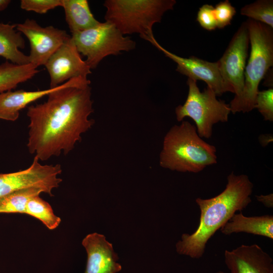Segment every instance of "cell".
I'll return each instance as SVG.
<instances>
[{
	"label": "cell",
	"mask_w": 273,
	"mask_h": 273,
	"mask_svg": "<svg viewBox=\"0 0 273 273\" xmlns=\"http://www.w3.org/2000/svg\"><path fill=\"white\" fill-rule=\"evenodd\" d=\"M90 81L71 79L50 93L47 100L28 107L27 147L39 160L67 155L94 124Z\"/></svg>",
	"instance_id": "cell-1"
},
{
	"label": "cell",
	"mask_w": 273,
	"mask_h": 273,
	"mask_svg": "<svg viewBox=\"0 0 273 273\" xmlns=\"http://www.w3.org/2000/svg\"><path fill=\"white\" fill-rule=\"evenodd\" d=\"M225 189L209 199L197 198L196 202L200 210L199 225L191 234H184L176 244V251L192 258H201L206 244L215 233L221 229L235 214L251 202L253 185L245 174L233 172L227 177Z\"/></svg>",
	"instance_id": "cell-2"
},
{
	"label": "cell",
	"mask_w": 273,
	"mask_h": 273,
	"mask_svg": "<svg viewBox=\"0 0 273 273\" xmlns=\"http://www.w3.org/2000/svg\"><path fill=\"white\" fill-rule=\"evenodd\" d=\"M216 152L215 146L199 136L196 126L183 120L165 135L159 164L171 170L198 173L217 163Z\"/></svg>",
	"instance_id": "cell-3"
},
{
	"label": "cell",
	"mask_w": 273,
	"mask_h": 273,
	"mask_svg": "<svg viewBox=\"0 0 273 273\" xmlns=\"http://www.w3.org/2000/svg\"><path fill=\"white\" fill-rule=\"evenodd\" d=\"M251 44L250 57L244 71V84L241 94L231 101V112L247 113L255 109L258 86L273 66V29L261 22L246 21Z\"/></svg>",
	"instance_id": "cell-4"
},
{
	"label": "cell",
	"mask_w": 273,
	"mask_h": 273,
	"mask_svg": "<svg viewBox=\"0 0 273 273\" xmlns=\"http://www.w3.org/2000/svg\"><path fill=\"white\" fill-rule=\"evenodd\" d=\"M175 0H106V21L124 35L137 33L144 39L153 35L152 27L164 14L173 9Z\"/></svg>",
	"instance_id": "cell-5"
},
{
	"label": "cell",
	"mask_w": 273,
	"mask_h": 273,
	"mask_svg": "<svg viewBox=\"0 0 273 273\" xmlns=\"http://www.w3.org/2000/svg\"><path fill=\"white\" fill-rule=\"evenodd\" d=\"M187 83L188 97L183 105L175 108L176 119L182 121L185 117L191 118L196 124L199 136L209 139L212 136L214 124L228 121L231 113L230 105L217 100L214 91L208 86L201 92L196 80L188 78Z\"/></svg>",
	"instance_id": "cell-6"
},
{
	"label": "cell",
	"mask_w": 273,
	"mask_h": 273,
	"mask_svg": "<svg viewBox=\"0 0 273 273\" xmlns=\"http://www.w3.org/2000/svg\"><path fill=\"white\" fill-rule=\"evenodd\" d=\"M80 54L91 69L109 55H118L135 48L136 43L130 37L124 35L112 23L105 21L97 26L71 35Z\"/></svg>",
	"instance_id": "cell-7"
},
{
	"label": "cell",
	"mask_w": 273,
	"mask_h": 273,
	"mask_svg": "<svg viewBox=\"0 0 273 273\" xmlns=\"http://www.w3.org/2000/svg\"><path fill=\"white\" fill-rule=\"evenodd\" d=\"M34 156L31 165L17 172L0 173V198L15 191L31 187L40 188L52 196V191L58 188L62 179L58 177L62 172L60 164L42 165Z\"/></svg>",
	"instance_id": "cell-8"
},
{
	"label": "cell",
	"mask_w": 273,
	"mask_h": 273,
	"mask_svg": "<svg viewBox=\"0 0 273 273\" xmlns=\"http://www.w3.org/2000/svg\"><path fill=\"white\" fill-rule=\"evenodd\" d=\"M249 43V34L246 22L234 34L226 49L217 61L223 81L228 92L238 96L244 84V71Z\"/></svg>",
	"instance_id": "cell-9"
},
{
	"label": "cell",
	"mask_w": 273,
	"mask_h": 273,
	"mask_svg": "<svg viewBox=\"0 0 273 273\" xmlns=\"http://www.w3.org/2000/svg\"><path fill=\"white\" fill-rule=\"evenodd\" d=\"M16 29L25 35L30 44V63L38 67L46 64L51 56L70 37L65 30L53 26L42 27L33 19H26Z\"/></svg>",
	"instance_id": "cell-10"
},
{
	"label": "cell",
	"mask_w": 273,
	"mask_h": 273,
	"mask_svg": "<svg viewBox=\"0 0 273 273\" xmlns=\"http://www.w3.org/2000/svg\"><path fill=\"white\" fill-rule=\"evenodd\" d=\"M44 66L50 76V88L57 87L73 78H87L92 73L71 36L51 56Z\"/></svg>",
	"instance_id": "cell-11"
},
{
	"label": "cell",
	"mask_w": 273,
	"mask_h": 273,
	"mask_svg": "<svg viewBox=\"0 0 273 273\" xmlns=\"http://www.w3.org/2000/svg\"><path fill=\"white\" fill-rule=\"evenodd\" d=\"M146 40L163 52L166 57L175 62L177 72L195 80L204 81L216 96H221L228 92L223 81L217 62H210L194 56L188 58L178 56L162 47L154 35L148 37Z\"/></svg>",
	"instance_id": "cell-12"
},
{
	"label": "cell",
	"mask_w": 273,
	"mask_h": 273,
	"mask_svg": "<svg viewBox=\"0 0 273 273\" xmlns=\"http://www.w3.org/2000/svg\"><path fill=\"white\" fill-rule=\"evenodd\" d=\"M224 261L231 273H273L272 258L257 244L226 250Z\"/></svg>",
	"instance_id": "cell-13"
},
{
	"label": "cell",
	"mask_w": 273,
	"mask_h": 273,
	"mask_svg": "<svg viewBox=\"0 0 273 273\" xmlns=\"http://www.w3.org/2000/svg\"><path fill=\"white\" fill-rule=\"evenodd\" d=\"M82 244L87 255L84 273H116L121 270V265L116 262L118 257L112 244L104 235L97 233L88 234Z\"/></svg>",
	"instance_id": "cell-14"
},
{
	"label": "cell",
	"mask_w": 273,
	"mask_h": 273,
	"mask_svg": "<svg viewBox=\"0 0 273 273\" xmlns=\"http://www.w3.org/2000/svg\"><path fill=\"white\" fill-rule=\"evenodd\" d=\"M57 87L35 91L20 89L0 93V119L16 121L22 109L30 103L48 96Z\"/></svg>",
	"instance_id": "cell-15"
},
{
	"label": "cell",
	"mask_w": 273,
	"mask_h": 273,
	"mask_svg": "<svg viewBox=\"0 0 273 273\" xmlns=\"http://www.w3.org/2000/svg\"><path fill=\"white\" fill-rule=\"evenodd\" d=\"M225 235L246 233L273 239V216L271 215L248 217L241 212L235 214L220 229Z\"/></svg>",
	"instance_id": "cell-16"
},
{
	"label": "cell",
	"mask_w": 273,
	"mask_h": 273,
	"mask_svg": "<svg viewBox=\"0 0 273 273\" xmlns=\"http://www.w3.org/2000/svg\"><path fill=\"white\" fill-rule=\"evenodd\" d=\"M16 27V24L0 22V56L14 64H29V56L19 50L25 48V42Z\"/></svg>",
	"instance_id": "cell-17"
},
{
	"label": "cell",
	"mask_w": 273,
	"mask_h": 273,
	"mask_svg": "<svg viewBox=\"0 0 273 273\" xmlns=\"http://www.w3.org/2000/svg\"><path fill=\"white\" fill-rule=\"evenodd\" d=\"M66 21L71 34L93 28L99 24L86 0H62Z\"/></svg>",
	"instance_id": "cell-18"
},
{
	"label": "cell",
	"mask_w": 273,
	"mask_h": 273,
	"mask_svg": "<svg viewBox=\"0 0 273 273\" xmlns=\"http://www.w3.org/2000/svg\"><path fill=\"white\" fill-rule=\"evenodd\" d=\"M38 72L37 67L31 63L19 65L6 61L0 65V93L15 89Z\"/></svg>",
	"instance_id": "cell-19"
},
{
	"label": "cell",
	"mask_w": 273,
	"mask_h": 273,
	"mask_svg": "<svg viewBox=\"0 0 273 273\" xmlns=\"http://www.w3.org/2000/svg\"><path fill=\"white\" fill-rule=\"evenodd\" d=\"M43 193L42 190L31 187L19 190L0 198V213L25 214L28 201Z\"/></svg>",
	"instance_id": "cell-20"
},
{
	"label": "cell",
	"mask_w": 273,
	"mask_h": 273,
	"mask_svg": "<svg viewBox=\"0 0 273 273\" xmlns=\"http://www.w3.org/2000/svg\"><path fill=\"white\" fill-rule=\"evenodd\" d=\"M25 214L41 221L49 230L56 229L61 221L60 217L53 212L51 206L39 195L31 198L26 206Z\"/></svg>",
	"instance_id": "cell-21"
},
{
	"label": "cell",
	"mask_w": 273,
	"mask_h": 273,
	"mask_svg": "<svg viewBox=\"0 0 273 273\" xmlns=\"http://www.w3.org/2000/svg\"><path fill=\"white\" fill-rule=\"evenodd\" d=\"M241 14L273 28V1L258 0L242 8Z\"/></svg>",
	"instance_id": "cell-22"
},
{
	"label": "cell",
	"mask_w": 273,
	"mask_h": 273,
	"mask_svg": "<svg viewBox=\"0 0 273 273\" xmlns=\"http://www.w3.org/2000/svg\"><path fill=\"white\" fill-rule=\"evenodd\" d=\"M256 108L266 121H273V89L259 91L256 97Z\"/></svg>",
	"instance_id": "cell-23"
},
{
	"label": "cell",
	"mask_w": 273,
	"mask_h": 273,
	"mask_svg": "<svg viewBox=\"0 0 273 273\" xmlns=\"http://www.w3.org/2000/svg\"><path fill=\"white\" fill-rule=\"evenodd\" d=\"M217 28L222 29L231 24L236 10L228 0L220 2L214 7Z\"/></svg>",
	"instance_id": "cell-24"
},
{
	"label": "cell",
	"mask_w": 273,
	"mask_h": 273,
	"mask_svg": "<svg viewBox=\"0 0 273 273\" xmlns=\"http://www.w3.org/2000/svg\"><path fill=\"white\" fill-rule=\"evenodd\" d=\"M62 0H21L20 7L27 11H33L40 14L58 7H62Z\"/></svg>",
	"instance_id": "cell-25"
},
{
	"label": "cell",
	"mask_w": 273,
	"mask_h": 273,
	"mask_svg": "<svg viewBox=\"0 0 273 273\" xmlns=\"http://www.w3.org/2000/svg\"><path fill=\"white\" fill-rule=\"evenodd\" d=\"M214 11L213 6L205 4L199 8L197 13V21L202 28L208 31H212L217 28Z\"/></svg>",
	"instance_id": "cell-26"
},
{
	"label": "cell",
	"mask_w": 273,
	"mask_h": 273,
	"mask_svg": "<svg viewBox=\"0 0 273 273\" xmlns=\"http://www.w3.org/2000/svg\"><path fill=\"white\" fill-rule=\"evenodd\" d=\"M257 200L262 203L265 207L272 208L273 207V194H269L266 195H261L256 196Z\"/></svg>",
	"instance_id": "cell-27"
},
{
	"label": "cell",
	"mask_w": 273,
	"mask_h": 273,
	"mask_svg": "<svg viewBox=\"0 0 273 273\" xmlns=\"http://www.w3.org/2000/svg\"><path fill=\"white\" fill-rule=\"evenodd\" d=\"M272 70L271 71V70L269 69L264 77V78H267L265 79L264 83L266 84V86H269L270 88H271V87L272 88V79L271 78V77L272 76Z\"/></svg>",
	"instance_id": "cell-28"
},
{
	"label": "cell",
	"mask_w": 273,
	"mask_h": 273,
	"mask_svg": "<svg viewBox=\"0 0 273 273\" xmlns=\"http://www.w3.org/2000/svg\"><path fill=\"white\" fill-rule=\"evenodd\" d=\"M10 3V0H0V12L5 10Z\"/></svg>",
	"instance_id": "cell-29"
},
{
	"label": "cell",
	"mask_w": 273,
	"mask_h": 273,
	"mask_svg": "<svg viewBox=\"0 0 273 273\" xmlns=\"http://www.w3.org/2000/svg\"><path fill=\"white\" fill-rule=\"evenodd\" d=\"M216 273H226V272H224L222 271H219L217 272Z\"/></svg>",
	"instance_id": "cell-30"
}]
</instances>
